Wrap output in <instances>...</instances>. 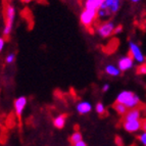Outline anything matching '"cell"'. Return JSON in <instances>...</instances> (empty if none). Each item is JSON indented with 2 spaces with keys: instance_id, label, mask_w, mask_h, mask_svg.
Masks as SVG:
<instances>
[{
  "instance_id": "obj_1",
  "label": "cell",
  "mask_w": 146,
  "mask_h": 146,
  "mask_svg": "<svg viewBox=\"0 0 146 146\" xmlns=\"http://www.w3.org/2000/svg\"><path fill=\"white\" fill-rule=\"evenodd\" d=\"M115 101L126 105L128 110L139 106V103H140V99H139L138 95L134 94L131 91H122L117 95Z\"/></svg>"
},
{
  "instance_id": "obj_2",
  "label": "cell",
  "mask_w": 146,
  "mask_h": 146,
  "mask_svg": "<svg viewBox=\"0 0 146 146\" xmlns=\"http://www.w3.org/2000/svg\"><path fill=\"white\" fill-rule=\"evenodd\" d=\"M15 6L11 3L5 4L4 7V20H5V26L3 29V36L6 38L11 34L12 26L15 23Z\"/></svg>"
},
{
  "instance_id": "obj_3",
  "label": "cell",
  "mask_w": 146,
  "mask_h": 146,
  "mask_svg": "<svg viewBox=\"0 0 146 146\" xmlns=\"http://www.w3.org/2000/svg\"><path fill=\"white\" fill-rule=\"evenodd\" d=\"M96 19H97V11H93V10H89L84 8L83 11L81 12V15H80L81 24L88 30L91 29V27L93 26V23L95 22Z\"/></svg>"
},
{
  "instance_id": "obj_4",
  "label": "cell",
  "mask_w": 146,
  "mask_h": 146,
  "mask_svg": "<svg viewBox=\"0 0 146 146\" xmlns=\"http://www.w3.org/2000/svg\"><path fill=\"white\" fill-rule=\"evenodd\" d=\"M115 28V26L111 21H105V22L101 23L97 27V33L102 38H108L111 35H113Z\"/></svg>"
},
{
  "instance_id": "obj_5",
  "label": "cell",
  "mask_w": 146,
  "mask_h": 146,
  "mask_svg": "<svg viewBox=\"0 0 146 146\" xmlns=\"http://www.w3.org/2000/svg\"><path fill=\"white\" fill-rule=\"evenodd\" d=\"M129 49H130V55L133 57L135 61L139 63H144L145 62V56H144L143 52L141 51V49L139 47L138 44L135 42L130 41L129 42Z\"/></svg>"
},
{
  "instance_id": "obj_6",
  "label": "cell",
  "mask_w": 146,
  "mask_h": 146,
  "mask_svg": "<svg viewBox=\"0 0 146 146\" xmlns=\"http://www.w3.org/2000/svg\"><path fill=\"white\" fill-rule=\"evenodd\" d=\"M133 66H134V59L130 54L121 57L117 61V68H119L121 72L129 71L130 68H133Z\"/></svg>"
},
{
  "instance_id": "obj_7",
  "label": "cell",
  "mask_w": 146,
  "mask_h": 146,
  "mask_svg": "<svg viewBox=\"0 0 146 146\" xmlns=\"http://www.w3.org/2000/svg\"><path fill=\"white\" fill-rule=\"evenodd\" d=\"M119 7H121V0H102V4L100 6V8L107 9L111 15L119 11Z\"/></svg>"
},
{
  "instance_id": "obj_8",
  "label": "cell",
  "mask_w": 146,
  "mask_h": 146,
  "mask_svg": "<svg viewBox=\"0 0 146 146\" xmlns=\"http://www.w3.org/2000/svg\"><path fill=\"white\" fill-rule=\"evenodd\" d=\"M142 110L138 107H135V108H131L128 111L126 112V115L123 117V122H131V121H137V119H140L141 117Z\"/></svg>"
},
{
  "instance_id": "obj_9",
  "label": "cell",
  "mask_w": 146,
  "mask_h": 146,
  "mask_svg": "<svg viewBox=\"0 0 146 146\" xmlns=\"http://www.w3.org/2000/svg\"><path fill=\"white\" fill-rule=\"evenodd\" d=\"M123 127L127 132L135 133L142 129V121L137 119V121H131V122H123Z\"/></svg>"
},
{
  "instance_id": "obj_10",
  "label": "cell",
  "mask_w": 146,
  "mask_h": 146,
  "mask_svg": "<svg viewBox=\"0 0 146 146\" xmlns=\"http://www.w3.org/2000/svg\"><path fill=\"white\" fill-rule=\"evenodd\" d=\"M26 105H27V98L25 96H20L15 101V111L19 117L22 115L23 111L26 108Z\"/></svg>"
},
{
  "instance_id": "obj_11",
  "label": "cell",
  "mask_w": 146,
  "mask_h": 146,
  "mask_svg": "<svg viewBox=\"0 0 146 146\" xmlns=\"http://www.w3.org/2000/svg\"><path fill=\"white\" fill-rule=\"evenodd\" d=\"M92 110V105L88 101H81L77 105V111L81 115H86Z\"/></svg>"
},
{
  "instance_id": "obj_12",
  "label": "cell",
  "mask_w": 146,
  "mask_h": 146,
  "mask_svg": "<svg viewBox=\"0 0 146 146\" xmlns=\"http://www.w3.org/2000/svg\"><path fill=\"white\" fill-rule=\"evenodd\" d=\"M102 4V0H86L85 8L93 11H97Z\"/></svg>"
},
{
  "instance_id": "obj_13",
  "label": "cell",
  "mask_w": 146,
  "mask_h": 146,
  "mask_svg": "<svg viewBox=\"0 0 146 146\" xmlns=\"http://www.w3.org/2000/svg\"><path fill=\"white\" fill-rule=\"evenodd\" d=\"M66 123V115H59L53 119V125L57 129H62Z\"/></svg>"
},
{
  "instance_id": "obj_14",
  "label": "cell",
  "mask_w": 146,
  "mask_h": 146,
  "mask_svg": "<svg viewBox=\"0 0 146 146\" xmlns=\"http://www.w3.org/2000/svg\"><path fill=\"white\" fill-rule=\"evenodd\" d=\"M105 73L107 74L110 77H119L121 75V71L119 68L115 66H112V64H108L105 68Z\"/></svg>"
},
{
  "instance_id": "obj_15",
  "label": "cell",
  "mask_w": 146,
  "mask_h": 146,
  "mask_svg": "<svg viewBox=\"0 0 146 146\" xmlns=\"http://www.w3.org/2000/svg\"><path fill=\"white\" fill-rule=\"evenodd\" d=\"M113 108H115V111L121 115H125L126 112L128 111V108H127L126 105L122 104V103H119V102H117V101H115V104H113Z\"/></svg>"
},
{
  "instance_id": "obj_16",
  "label": "cell",
  "mask_w": 146,
  "mask_h": 146,
  "mask_svg": "<svg viewBox=\"0 0 146 146\" xmlns=\"http://www.w3.org/2000/svg\"><path fill=\"white\" fill-rule=\"evenodd\" d=\"M110 15L111 13L105 8H99L97 10V19H100V20H106Z\"/></svg>"
},
{
  "instance_id": "obj_17",
  "label": "cell",
  "mask_w": 146,
  "mask_h": 146,
  "mask_svg": "<svg viewBox=\"0 0 146 146\" xmlns=\"http://www.w3.org/2000/svg\"><path fill=\"white\" fill-rule=\"evenodd\" d=\"M82 141V134H81L80 132H75L73 135L71 136V142L73 144H76L78 143V142Z\"/></svg>"
},
{
  "instance_id": "obj_18",
  "label": "cell",
  "mask_w": 146,
  "mask_h": 146,
  "mask_svg": "<svg viewBox=\"0 0 146 146\" xmlns=\"http://www.w3.org/2000/svg\"><path fill=\"white\" fill-rule=\"evenodd\" d=\"M137 75H146V62L139 64L136 68Z\"/></svg>"
},
{
  "instance_id": "obj_19",
  "label": "cell",
  "mask_w": 146,
  "mask_h": 146,
  "mask_svg": "<svg viewBox=\"0 0 146 146\" xmlns=\"http://www.w3.org/2000/svg\"><path fill=\"white\" fill-rule=\"evenodd\" d=\"M95 110H96V112H97V113H99V115H103V113L105 112V107L101 102H99V103H97V104H96V106H95Z\"/></svg>"
},
{
  "instance_id": "obj_20",
  "label": "cell",
  "mask_w": 146,
  "mask_h": 146,
  "mask_svg": "<svg viewBox=\"0 0 146 146\" xmlns=\"http://www.w3.org/2000/svg\"><path fill=\"white\" fill-rule=\"evenodd\" d=\"M15 60V53H9L7 56H6V58H5V61H6V63H8V64H11V63H13Z\"/></svg>"
},
{
  "instance_id": "obj_21",
  "label": "cell",
  "mask_w": 146,
  "mask_h": 146,
  "mask_svg": "<svg viewBox=\"0 0 146 146\" xmlns=\"http://www.w3.org/2000/svg\"><path fill=\"white\" fill-rule=\"evenodd\" d=\"M139 141L141 142L144 146H146V132L145 131L139 135Z\"/></svg>"
},
{
  "instance_id": "obj_22",
  "label": "cell",
  "mask_w": 146,
  "mask_h": 146,
  "mask_svg": "<svg viewBox=\"0 0 146 146\" xmlns=\"http://www.w3.org/2000/svg\"><path fill=\"white\" fill-rule=\"evenodd\" d=\"M123 30V27L122 25H119V26H117V27L115 28V32H113V34H119V33H121Z\"/></svg>"
},
{
  "instance_id": "obj_23",
  "label": "cell",
  "mask_w": 146,
  "mask_h": 146,
  "mask_svg": "<svg viewBox=\"0 0 146 146\" xmlns=\"http://www.w3.org/2000/svg\"><path fill=\"white\" fill-rule=\"evenodd\" d=\"M4 43H5L4 38H2V37H0V52L2 51L3 48H4Z\"/></svg>"
},
{
  "instance_id": "obj_24",
  "label": "cell",
  "mask_w": 146,
  "mask_h": 146,
  "mask_svg": "<svg viewBox=\"0 0 146 146\" xmlns=\"http://www.w3.org/2000/svg\"><path fill=\"white\" fill-rule=\"evenodd\" d=\"M110 84H104V85L102 86V91L103 92H107V91L110 90Z\"/></svg>"
},
{
  "instance_id": "obj_25",
  "label": "cell",
  "mask_w": 146,
  "mask_h": 146,
  "mask_svg": "<svg viewBox=\"0 0 146 146\" xmlns=\"http://www.w3.org/2000/svg\"><path fill=\"white\" fill-rule=\"evenodd\" d=\"M74 146H87V144H86L85 142H84L83 140H82V141L78 142V143L74 144Z\"/></svg>"
},
{
  "instance_id": "obj_26",
  "label": "cell",
  "mask_w": 146,
  "mask_h": 146,
  "mask_svg": "<svg viewBox=\"0 0 146 146\" xmlns=\"http://www.w3.org/2000/svg\"><path fill=\"white\" fill-rule=\"evenodd\" d=\"M142 130L146 132V119L142 121Z\"/></svg>"
},
{
  "instance_id": "obj_27",
  "label": "cell",
  "mask_w": 146,
  "mask_h": 146,
  "mask_svg": "<svg viewBox=\"0 0 146 146\" xmlns=\"http://www.w3.org/2000/svg\"><path fill=\"white\" fill-rule=\"evenodd\" d=\"M131 1H132L133 3H138V2H140L141 0H131Z\"/></svg>"
},
{
  "instance_id": "obj_28",
  "label": "cell",
  "mask_w": 146,
  "mask_h": 146,
  "mask_svg": "<svg viewBox=\"0 0 146 146\" xmlns=\"http://www.w3.org/2000/svg\"><path fill=\"white\" fill-rule=\"evenodd\" d=\"M73 146H74V145H73Z\"/></svg>"
}]
</instances>
